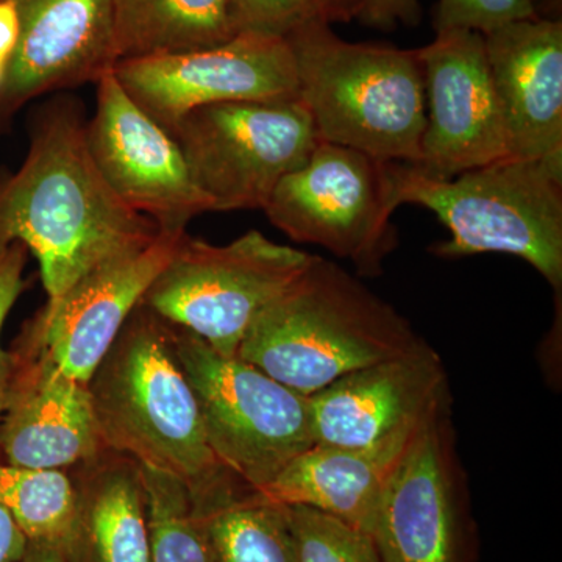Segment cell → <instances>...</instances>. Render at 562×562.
<instances>
[{
    "label": "cell",
    "instance_id": "cell-1",
    "mask_svg": "<svg viewBox=\"0 0 562 562\" xmlns=\"http://www.w3.org/2000/svg\"><path fill=\"white\" fill-rule=\"evenodd\" d=\"M2 225L9 243L24 244L38 260L47 301L160 236L103 179L88 150L83 109L61 94L33 114L27 157L3 181Z\"/></svg>",
    "mask_w": 562,
    "mask_h": 562
},
{
    "label": "cell",
    "instance_id": "cell-2",
    "mask_svg": "<svg viewBox=\"0 0 562 562\" xmlns=\"http://www.w3.org/2000/svg\"><path fill=\"white\" fill-rule=\"evenodd\" d=\"M88 391L106 449L176 476L192 497L239 480L206 441L173 346V325L149 306L139 302L133 310L92 372Z\"/></svg>",
    "mask_w": 562,
    "mask_h": 562
},
{
    "label": "cell",
    "instance_id": "cell-3",
    "mask_svg": "<svg viewBox=\"0 0 562 562\" xmlns=\"http://www.w3.org/2000/svg\"><path fill=\"white\" fill-rule=\"evenodd\" d=\"M424 339L394 306L338 262L313 255L297 280L260 313L236 357L301 394L408 353Z\"/></svg>",
    "mask_w": 562,
    "mask_h": 562
},
{
    "label": "cell",
    "instance_id": "cell-4",
    "mask_svg": "<svg viewBox=\"0 0 562 562\" xmlns=\"http://www.w3.org/2000/svg\"><path fill=\"white\" fill-rule=\"evenodd\" d=\"M286 40L321 140L419 165L427 101L417 49L349 43L319 22Z\"/></svg>",
    "mask_w": 562,
    "mask_h": 562
},
{
    "label": "cell",
    "instance_id": "cell-5",
    "mask_svg": "<svg viewBox=\"0 0 562 562\" xmlns=\"http://www.w3.org/2000/svg\"><path fill=\"white\" fill-rule=\"evenodd\" d=\"M395 203L432 211L450 232L439 257L508 254L562 290V161L506 157L453 179L391 161Z\"/></svg>",
    "mask_w": 562,
    "mask_h": 562
},
{
    "label": "cell",
    "instance_id": "cell-6",
    "mask_svg": "<svg viewBox=\"0 0 562 562\" xmlns=\"http://www.w3.org/2000/svg\"><path fill=\"white\" fill-rule=\"evenodd\" d=\"M173 325V346L198 401L206 441L233 475L261 491L314 446L308 397Z\"/></svg>",
    "mask_w": 562,
    "mask_h": 562
},
{
    "label": "cell",
    "instance_id": "cell-7",
    "mask_svg": "<svg viewBox=\"0 0 562 562\" xmlns=\"http://www.w3.org/2000/svg\"><path fill=\"white\" fill-rule=\"evenodd\" d=\"M312 258L258 231L224 246L184 233L140 303L194 333L217 353L236 357L255 319L297 280Z\"/></svg>",
    "mask_w": 562,
    "mask_h": 562
},
{
    "label": "cell",
    "instance_id": "cell-8",
    "mask_svg": "<svg viewBox=\"0 0 562 562\" xmlns=\"http://www.w3.org/2000/svg\"><path fill=\"white\" fill-rule=\"evenodd\" d=\"M169 133L213 211L265 210L321 140L301 95L201 106Z\"/></svg>",
    "mask_w": 562,
    "mask_h": 562
},
{
    "label": "cell",
    "instance_id": "cell-9",
    "mask_svg": "<svg viewBox=\"0 0 562 562\" xmlns=\"http://www.w3.org/2000/svg\"><path fill=\"white\" fill-rule=\"evenodd\" d=\"M390 160L319 140L308 160L277 184L266 216L292 241L313 244L379 277L397 246Z\"/></svg>",
    "mask_w": 562,
    "mask_h": 562
},
{
    "label": "cell",
    "instance_id": "cell-10",
    "mask_svg": "<svg viewBox=\"0 0 562 562\" xmlns=\"http://www.w3.org/2000/svg\"><path fill=\"white\" fill-rule=\"evenodd\" d=\"M372 535L383 562H475L450 405L417 430L383 492Z\"/></svg>",
    "mask_w": 562,
    "mask_h": 562
},
{
    "label": "cell",
    "instance_id": "cell-11",
    "mask_svg": "<svg viewBox=\"0 0 562 562\" xmlns=\"http://www.w3.org/2000/svg\"><path fill=\"white\" fill-rule=\"evenodd\" d=\"M113 72L132 101L168 132L201 106L299 95L290 43L257 32L209 49L125 58Z\"/></svg>",
    "mask_w": 562,
    "mask_h": 562
},
{
    "label": "cell",
    "instance_id": "cell-12",
    "mask_svg": "<svg viewBox=\"0 0 562 562\" xmlns=\"http://www.w3.org/2000/svg\"><path fill=\"white\" fill-rule=\"evenodd\" d=\"M95 87L87 144L99 172L128 209L154 222L160 233L187 232L194 217L213 206L195 187L179 144L132 101L113 69Z\"/></svg>",
    "mask_w": 562,
    "mask_h": 562
},
{
    "label": "cell",
    "instance_id": "cell-13",
    "mask_svg": "<svg viewBox=\"0 0 562 562\" xmlns=\"http://www.w3.org/2000/svg\"><path fill=\"white\" fill-rule=\"evenodd\" d=\"M417 52L428 106L417 168L453 179L509 157L482 33L439 32Z\"/></svg>",
    "mask_w": 562,
    "mask_h": 562
},
{
    "label": "cell",
    "instance_id": "cell-14",
    "mask_svg": "<svg viewBox=\"0 0 562 562\" xmlns=\"http://www.w3.org/2000/svg\"><path fill=\"white\" fill-rule=\"evenodd\" d=\"M9 353V390L0 419V460L69 471L106 449L88 384L63 372L24 325Z\"/></svg>",
    "mask_w": 562,
    "mask_h": 562
},
{
    "label": "cell",
    "instance_id": "cell-15",
    "mask_svg": "<svg viewBox=\"0 0 562 562\" xmlns=\"http://www.w3.org/2000/svg\"><path fill=\"white\" fill-rule=\"evenodd\" d=\"M314 446L368 447L419 427L450 405L438 351L422 342L391 360L358 369L310 395Z\"/></svg>",
    "mask_w": 562,
    "mask_h": 562
},
{
    "label": "cell",
    "instance_id": "cell-16",
    "mask_svg": "<svg viewBox=\"0 0 562 562\" xmlns=\"http://www.w3.org/2000/svg\"><path fill=\"white\" fill-rule=\"evenodd\" d=\"M20 40L0 87V131L33 99L98 83L116 65L110 0H11Z\"/></svg>",
    "mask_w": 562,
    "mask_h": 562
},
{
    "label": "cell",
    "instance_id": "cell-17",
    "mask_svg": "<svg viewBox=\"0 0 562 562\" xmlns=\"http://www.w3.org/2000/svg\"><path fill=\"white\" fill-rule=\"evenodd\" d=\"M184 233H160L149 246L103 262L60 297L47 301L25 324L63 372L81 383L90 382L125 321L171 260Z\"/></svg>",
    "mask_w": 562,
    "mask_h": 562
},
{
    "label": "cell",
    "instance_id": "cell-18",
    "mask_svg": "<svg viewBox=\"0 0 562 562\" xmlns=\"http://www.w3.org/2000/svg\"><path fill=\"white\" fill-rule=\"evenodd\" d=\"M483 36L509 157L562 161V22H509Z\"/></svg>",
    "mask_w": 562,
    "mask_h": 562
},
{
    "label": "cell",
    "instance_id": "cell-19",
    "mask_svg": "<svg viewBox=\"0 0 562 562\" xmlns=\"http://www.w3.org/2000/svg\"><path fill=\"white\" fill-rule=\"evenodd\" d=\"M422 425L368 447L313 446L258 492L281 505L330 514L372 535L383 492Z\"/></svg>",
    "mask_w": 562,
    "mask_h": 562
},
{
    "label": "cell",
    "instance_id": "cell-20",
    "mask_svg": "<svg viewBox=\"0 0 562 562\" xmlns=\"http://www.w3.org/2000/svg\"><path fill=\"white\" fill-rule=\"evenodd\" d=\"M76 490L65 562H150L146 490L140 464L103 449L68 471Z\"/></svg>",
    "mask_w": 562,
    "mask_h": 562
},
{
    "label": "cell",
    "instance_id": "cell-21",
    "mask_svg": "<svg viewBox=\"0 0 562 562\" xmlns=\"http://www.w3.org/2000/svg\"><path fill=\"white\" fill-rule=\"evenodd\" d=\"M116 63L221 46L244 32L233 0H110Z\"/></svg>",
    "mask_w": 562,
    "mask_h": 562
},
{
    "label": "cell",
    "instance_id": "cell-22",
    "mask_svg": "<svg viewBox=\"0 0 562 562\" xmlns=\"http://www.w3.org/2000/svg\"><path fill=\"white\" fill-rule=\"evenodd\" d=\"M191 502L214 562H295L286 505L241 482Z\"/></svg>",
    "mask_w": 562,
    "mask_h": 562
},
{
    "label": "cell",
    "instance_id": "cell-23",
    "mask_svg": "<svg viewBox=\"0 0 562 562\" xmlns=\"http://www.w3.org/2000/svg\"><path fill=\"white\" fill-rule=\"evenodd\" d=\"M0 506L29 541L60 549L72 522L76 490L68 471L20 468L0 460Z\"/></svg>",
    "mask_w": 562,
    "mask_h": 562
},
{
    "label": "cell",
    "instance_id": "cell-24",
    "mask_svg": "<svg viewBox=\"0 0 562 562\" xmlns=\"http://www.w3.org/2000/svg\"><path fill=\"white\" fill-rule=\"evenodd\" d=\"M150 562H214L209 536L192 509L187 484L169 473L144 468Z\"/></svg>",
    "mask_w": 562,
    "mask_h": 562
},
{
    "label": "cell",
    "instance_id": "cell-25",
    "mask_svg": "<svg viewBox=\"0 0 562 562\" xmlns=\"http://www.w3.org/2000/svg\"><path fill=\"white\" fill-rule=\"evenodd\" d=\"M295 562H383L371 532L308 506H286Z\"/></svg>",
    "mask_w": 562,
    "mask_h": 562
},
{
    "label": "cell",
    "instance_id": "cell-26",
    "mask_svg": "<svg viewBox=\"0 0 562 562\" xmlns=\"http://www.w3.org/2000/svg\"><path fill=\"white\" fill-rule=\"evenodd\" d=\"M244 32L283 36L305 25L355 20L360 0H233Z\"/></svg>",
    "mask_w": 562,
    "mask_h": 562
},
{
    "label": "cell",
    "instance_id": "cell-27",
    "mask_svg": "<svg viewBox=\"0 0 562 562\" xmlns=\"http://www.w3.org/2000/svg\"><path fill=\"white\" fill-rule=\"evenodd\" d=\"M536 18L532 0H439L432 25L436 33L472 31L487 35L509 22Z\"/></svg>",
    "mask_w": 562,
    "mask_h": 562
},
{
    "label": "cell",
    "instance_id": "cell-28",
    "mask_svg": "<svg viewBox=\"0 0 562 562\" xmlns=\"http://www.w3.org/2000/svg\"><path fill=\"white\" fill-rule=\"evenodd\" d=\"M27 254V247L20 241L9 244L0 251V336L11 308L24 291ZM7 390H9V353L0 346V419L5 412Z\"/></svg>",
    "mask_w": 562,
    "mask_h": 562
},
{
    "label": "cell",
    "instance_id": "cell-29",
    "mask_svg": "<svg viewBox=\"0 0 562 562\" xmlns=\"http://www.w3.org/2000/svg\"><path fill=\"white\" fill-rule=\"evenodd\" d=\"M357 20L380 31H392L401 24L416 27L422 21V7L419 0H360Z\"/></svg>",
    "mask_w": 562,
    "mask_h": 562
},
{
    "label": "cell",
    "instance_id": "cell-30",
    "mask_svg": "<svg viewBox=\"0 0 562 562\" xmlns=\"http://www.w3.org/2000/svg\"><path fill=\"white\" fill-rule=\"evenodd\" d=\"M27 542L10 513L0 506V562H21Z\"/></svg>",
    "mask_w": 562,
    "mask_h": 562
},
{
    "label": "cell",
    "instance_id": "cell-31",
    "mask_svg": "<svg viewBox=\"0 0 562 562\" xmlns=\"http://www.w3.org/2000/svg\"><path fill=\"white\" fill-rule=\"evenodd\" d=\"M20 40V16L11 0H0V60L9 63Z\"/></svg>",
    "mask_w": 562,
    "mask_h": 562
},
{
    "label": "cell",
    "instance_id": "cell-32",
    "mask_svg": "<svg viewBox=\"0 0 562 562\" xmlns=\"http://www.w3.org/2000/svg\"><path fill=\"white\" fill-rule=\"evenodd\" d=\"M21 562H65V560L58 547L29 541Z\"/></svg>",
    "mask_w": 562,
    "mask_h": 562
},
{
    "label": "cell",
    "instance_id": "cell-33",
    "mask_svg": "<svg viewBox=\"0 0 562 562\" xmlns=\"http://www.w3.org/2000/svg\"><path fill=\"white\" fill-rule=\"evenodd\" d=\"M7 173H0V251L5 249L9 246V239L5 238V233H3L2 225V205H3V181H5Z\"/></svg>",
    "mask_w": 562,
    "mask_h": 562
},
{
    "label": "cell",
    "instance_id": "cell-34",
    "mask_svg": "<svg viewBox=\"0 0 562 562\" xmlns=\"http://www.w3.org/2000/svg\"><path fill=\"white\" fill-rule=\"evenodd\" d=\"M7 63L0 60V87H2L3 77H5Z\"/></svg>",
    "mask_w": 562,
    "mask_h": 562
}]
</instances>
